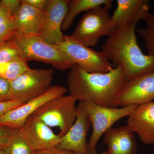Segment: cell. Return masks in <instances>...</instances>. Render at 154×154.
I'll list each match as a JSON object with an SVG mask.
<instances>
[{"instance_id":"12","label":"cell","mask_w":154,"mask_h":154,"mask_svg":"<svg viewBox=\"0 0 154 154\" xmlns=\"http://www.w3.org/2000/svg\"><path fill=\"white\" fill-rule=\"evenodd\" d=\"M154 99V71L129 80L122 91L119 106H137Z\"/></svg>"},{"instance_id":"31","label":"cell","mask_w":154,"mask_h":154,"mask_svg":"<svg viewBox=\"0 0 154 154\" xmlns=\"http://www.w3.org/2000/svg\"><path fill=\"white\" fill-rule=\"evenodd\" d=\"M75 154H80L75 153ZM100 154H107V152L104 151V152H102Z\"/></svg>"},{"instance_id":"6","label":"cell","mask_w":154,"mask_h":154,"mask_svg":"<svg viewBox=\"0 0 154 154\" xmlns=\"http://www.w3.org/2000/svg\"><path fill=\"white\" fill-rule=\"evenodd\" d=\"M82 102L93 127V132L88 143V154H97L96 146L102 135L112 128L118 120L129 116L136 106L112 108L102 107L89 101Z\"/></svg>"},{"instance_id":"30","label":"cell","mask_w":154,"mask_h":154,"mask_svg":"<svg viewBox=\"0 0 154 154\" xmlns=\"http://www.w3.org/2000/svg\"><path fill=\"white\" fill-rule=\"evenodd\" d=\"M0 154H5L2 149H0Z\"/></svg>"},{"instance_id":"20","label":"cell","mask_w":154,"mask_h":154,"mask_svg":"<svg viewBox=\"0 0 154 154\" xmlns=\"http://www.w3.org/2000/svg\"><path fill=\"white\" fill-rule=\"evenodd\" d=\"M28 61L19 57L14 60L0 64V77L8 81H13L29 69Z\"/></svg>"},{"instance_id":"9","label":"cell","mask_w":154,"mask_h":154,"mask_svg":"<svg viewBox=\"0 0 154 154\" xmlns=\"http://www.w3.org/2000/svg\"><path fill=\"white\" fill-rule=\"evenodd\" d=\"M70 0H47L44 11V19L38 36L48 44L56 45L63 42L65 35L62 32V25Z\"/></svg>"},{"instance_id":"13","label":"cell","mask_w":154,"mask_h":154,"mask_svg":"<svg viewBox=\"0 0 154 154\" xmlns=\"http://www.w3.org/2000/svg\"><path fill=\"white\" fill-rule=\"evenodd\" d=\"M19 129L33 151L57 147L60 139L50 127L32 116Z\"/></svg>"},{"instance_id":"32","label":"cell","mask_w":154,"mask_h":154,"mask_svg":"<svg viewBox=\"0 0 154 154\" xmlns=\"http://www.w3.org/2000/svg\"><path fill=\"white\" fill-rule=\"evenodd\" d=\"M152 154H154V150H152Z\"/></svg>"},{"instance_id":"15","label":"cell","mask_w":154,"mask_h":154,"mask_svg":"<svg viewBox=\"0 0 154 154\" xmlns=\"http://www.w3.org/2000/svg\"><path fill=\"white\" fill-rule=\"evenodd\" d=\"M110 21L113 30L131 22L145 20L149 14L148 0H117Z\"/></svg>"},{"instance_id":"19","label":"cell","mask_w":154,"mask_h":154,"mask_svg":"<svg viewBox=\"0 0 154 154\" xmlns=\"http://www.w3.org/2000/svg\"><path fill=\"white\" fill-rule=\"evenodd\" d=\"M5 154H33V151L27 142L20 129H12L8 143L3 149Z\"/></svg>"},{"instance_id":"23","label":"cell","mask_w":154,"mask_h":154,"mask_svg":"<svg viewBox=\"0 0 154 154\" xmlns=\"http://www.w3.org/2000/svg\"><path fill=\"white\" fill-rule=\"evenodd\" d=\"M17 31L13 18L0 26V46L9 41Z\"/></svg>"},{"instance_id":"7","label":"cell","mask_w":154,"mask_h":154,"mask_svg":"<svg viewBox=\"0 0 154 154\" xmlns=\"http://www.w3.org/2000/svg\"><path fill=\"white\" fill-rule=\"evenodd\" d=\"M108 9L100 7L84 14L71 36L87 47H94L102 36L113 30Z\"/></svg>"},{"instance_id":"29","label":"cell","mask_w":154,"mask_h":154,"mask_svg":"<svg viewBox=\"0 0 154 154\" xmlns=\"http://www.w3.org/2000/svg\"><path fill=\"white\" fill-rule=\"evenodd\" d=\"M25 3L43 11L46 7L47 0H23Z\"/></svg>"},{"instance_id":"18","label":"cell","mask_w":154,"mask_h":154,"mask_svg":"<svg viewBox=\"0 0 154 154\" xmlns=\"http://www.w3.org/2000/svg\"><path fill=\"white\" fill-rule=\"evenodd\" d=\"M112 0H72L62 25V30L66 31L70 28L75 18L80 13L88 12L99 7L109 9L112 6Z\"/></svg>"},{"instance_id":"4","label":"cell","mask_w":154,"mask_h":154,"mask_svg":"<svg viewBox=\"0 0 154 154\" xmlns=\"http://www.w3.org/2000/svg\"><path fill=\"white\" fill-rule=\"evenodd\" d=\"M77 100L71 95L56 97L42 105L32 114L49 127H57L63 136L75 123L77 115Z\"/></svg>"},{"instance_id":"3","label":"cell","mask_w":154,"mask_h":154,"mask_svg":"<svg viewBox=\"0 0 154 154\" xmlns=\"http://www.w3.org/2000/svg\"><path fill=\"white\" fill-rule=\"evenodd\" d=\"M11 39L19 48L21 57L27 61L41 62L59 70L71 69L75 64L55 45L45 42L38 35H25L17 30Z\"/></svg>"},{"instance_id":"24","label":"cell","mask_w":154,"mask_h":154,"mask_svg":"<svg viewBox=\"0 0 154 154\" xmlns=\"http://www.w3.org/2000/svg\"><path fill=\"white\" fill-rule=\"evenodd\" d=\"M10 100H12L11 82L0 77V102Z\"/></svg>"},{"instance_id":"17","label":"cell","mask_w":154,"mask_h":154,"mask_svg":"<svg viewBox=\"0 0 154 154\" xmlns=\"http://www.w3.org/2000/svg\"><path fill=\"white\" fill-rule=\"evenodd\" d=\"M19 11L13 17L17 30L25 35H38L44 19V11L21 0Z\"/></svg>"},{"instance_id":"2","label":"cell","mask_w":154,"mask_h":154,"mask_svg":"<svg viewBox=\"0 0 154 154\" xmlns=\"http://www.w3.org/2000/svg\"><path fill=\"white\" fill-rule=\"evenodd\" d=\"M137 22L115 28L102 45L113 67L121 66L128 80L154 71V56L144 54L138 44Z\"/></svg>"},{"instance_id":"14","label":"cell","mask_w":154,"mask_h":154,"mask_svg":"<svg viewBox=\"0 0 154 154\" xmlns=\"http://www.w3.org/2000/svg\"><path fill=\"white\" fill-rule=\"evenodd\" d=\"M127 125L144 144L154 145V102L136 106L128 116Z\"/></svg>"},{"instance_id":"5","label":"cell","mask_w":154,"mask_h":154,"mask_svg":"<svg viewBox=\"0 0 154 154\" xmlns=\"http://www.w3.org/2000/svg\"><path fill=\"white\" fill-rule=\"evenodd\" d=\"M74 63L91 73H106L113 68L103 51H99L65 35L63 42L55 45Z\"/></svg>"},{"instance_id":"8","label":"cell","mask_w":154,"mask_h":154,"mask_svg":"<svg viewBox=\"0 0 154 154\" xmlns=\"http://www.w3.org/2000/svg\"><path fill=\"white\" fill-rule=\"evenodd\" d=\"M53 69L30 68L11 81V99L26 103L43 95L51 87Z\"/></svg>"},{"instance_id":"28","label":"cell","mask_w":154,"mask_h":154,"mask_svg":"<svg viewBox=\"0 0 154 154\" xmlns=\"http://www.w3.org/2000/svg\"><path fill=\"white\" fill-rule=\"evenodd\" d=\"M33 154H75V153L54 147L34 151Z\"/></svg>"},{"instance_id":"21","label":"cell","mask_w":154,"mask_h":154,"mask_svg":"<svg viewBox=\"0 0 154 154\" xmlns=\"http://www.w3.org/2000/svg\"><path fill=\"white\" fill-rule=\"evenodd\" d=\"M145 21V28H137L136 30L144 41L148 55L154 56V12H150Z\"/></svg>"},{"instance_id":"11","label":"cell","mask_w":154,"mask_h":154,"mask_svg":"<svg viewBox=\"0 0 154 154\" xmlns=\"http://www.w3.org/2000/svg\"><path fill=\"white\" fill-rule=\"evenodd\" d=\"M92 126L91 120L82 102L77 106L75 123L68 131L60 137L56 147L80 154H88L87 137Z\"/></svg>"},{"instance_id":"1","label":"cell","mask_w":154,"mask_h":154,"mask_svg":"<svg viewBox=\"0 0 154 154\" xmlns=\"http://www.w3.org/2000/svg\"><path fill=\"white\" fill-rule=\"evenodd\" d=\"M67 77L70 95L80 102L89 101L108 108H117L122 91L129 80L119 66L106 73H91L75 64Z\"/></svg>"},{"instance_id":"10","label":"cell","mask_w":154,"mask_h":154,"mask_svg":"<svg viewBox=\"0 0 154 154\" xmlns=\"http://www.w3.org/2000/svg\"><path fill=\"white\" fill-rule=\"evenodd\" d=\"M67 91V88L63 86L59 85L51 86L43 95L26 102L1 116L0 126L20 129L28 119L42 105L56 97L64 95Z\"/></svg>"},{"instance_id":"16","label":"cell","mask_w":154,"mask_h":154,"mask_svg":"<svg viewBox=\"0 0 154 154\" xmlns=\"http://www.w3.org/2000/svg\"><path fill=\"white\" fill-rule=\"evenodd\" d=\"M134 133L127 125L111 128L104 134L107 154H137Z\"/></svg>"},{"instance_id":"27","label":"cell","mask_w":154,"mask_h":154,"mask_svg":"<svg viewBox=\"0 0 154 154\" xmlns=\"http://www.w3.org/2000/svg\"><path fill=\"white\" fill-rule=\"evenodd\" d=\"M13 128L0 126V149H3L8 143Z\"/></svg>"},{"instance_id":"33","label":"cell","mask_w":154,"mask_h":154,"mask_svg":"<svg viewBox=\"0 0 154 154\" xmlns=\"http://www.w3.org/2000/svg\"><path fill=\"white\" fill-rule=\"evenodd\" d=\"M1 1H0V5H1Z\"/></svg>"},{"instance_id":"22","label":"cell","mask_w":154,"mask_h":154,"mask_svg":"<svg viewBox=\"0 0 154 154\" xmlns=\"http://www.w3.org/2000/svg\"><path fill=\"white\" fill-rule=\"evenodd\" d=\"M19 57H21V54L19 48L11 39L0 46V64L7 63Z\"/></svg>"},{"instance_id":"26","label":"cell","mask_w":154,"mask_h":154,"mask_svg":"<svg viewBox=\"0 0 154 154\" xmlns=\"http://www.w3.org/2000/svg\"><path fill=\"white\" fill-rule=\"evenodd\" d=\"M1 4L6 6L14 17L18 11L21 5V0H2Z\"/></svg>"},{"instance_id":"25","label":"cell","mask_w":154,"mask_h":154,"mask_svg":"<svg viewBox=\"0 0 154 154\" xmlns=\"http://www.w3.org/2000/svg\"><path fill=\"white\" fill-rule=\"evenodd\" d=\"M25 103L21 101L15 100L0 102V117L10 110L17 108Z\"/></svg>"}]
</instances>
